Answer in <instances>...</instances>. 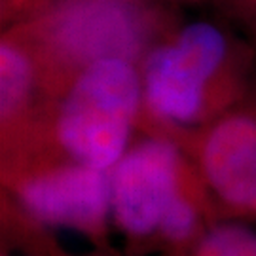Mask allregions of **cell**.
<instances>
[{"label": "cell", "mask_w": 256, "mask_h": 256, "mask_svg": "<svg viewBox=\"0 0 256 256\" xmlns=\"http://www.w3.org/2000/svg\"><path fill=\"white\" fill-rule=\"evenodd\" d=\"M203 169L212 190L236 209L250 210L256 200V122L234 116L210 131Z\"/></svg>", "instance_id": "cell-6"}, {"label": "cell", "mask_w": 256, "mask_h": 256, "mask_svg": "<svg viewBox=\"0 0 256 256\" xmlns=\"http://www.w3.org/2000/svg\"><path fill=\"white\" fill-rule=\"evenodd\" d=\"M250 212H254V214H256V200H254V203H252V209H250Z\"/></svg>", "instance_id": "cell-10"}, {"label": "cell", "mask_w": 256, "mask_h": 256, "mask_svg": "<svg viewBox=\"0 0 256 256\" xmlns=\"http://www.w3.org/2000/svg\"><path fill=\"white\" fill-rule=\"evenodd\" d=\"M140 99L137 72L126 59L88 64L59 114V138L78 164L108 169L124 158Z\"/></svg>", "instance_id": "cell-1"}, {"label": "cell", "mask_w": 256, "mask_h": 256, "mask_svg": "<svg viewBox=\"0 0 256 256\" xmlns=\"http://www.w3.org/2000/svg\"><path fill=\"white\" fill-rule=\"evenodd\" d=\"M19 203L46 226L101 234L112 216L110 176L82 164L38 174L21 184Z\"/></svg>", "instance_id": "cell-4"}, {"label": "cell", "mask_w": 256, "mask_h": 256, "mask_svg": "<svg viewBox=\"0 0 256 256\" xmlns=\"http://www.w3.org/2000/svg\"><path fill=\"white\" fill-rule=\"evenodd\" d=\"M198 226H200V214L196 205L178 192L171 205L165 209L158 228V236L171 245H184L194 239Z\"/></svg>", "instance_id": "cell-9"}, {"label": "cell", "mask_w": 256, "mask_h": 256, "mask_svg": "<svg viewBox=\"0 0 256 256\" xmlns=\"http://www.w3.org/2000/svg\"><path fill=\"white\" fill-rule=\"evenodd\" d=\"M178 156L165 140H146L120 160L110 174L112 216L129 238L158 236L176 188Z\"/></svg>", "instance_id": "cell-3"}, {"label": "cell", "mask_w": 256, "mask_h": 256, "mask_svg": "<svg viewBox=\"0 0 256 256\" xmlns=\"http://www.w3.org/2000/svg\"><path fill=\"white\" fill-rule=\"evenodd\" d=\"M30 64L27 57L12 44L0 48V110L8 118L21 108L30 90Z\"/></svg>", "instance_id": "cell-7"}, {"label": "cell", "mask_w": 256, "mask_h": 256, "mask_svg": "<svg viewBox=\"0 0 256 256\" xmlns=\"http://www.w3.org/2000/svg\"><path fill=\"white\" fill-rule=\"evenodd\" d=\"M220 30L207 23L186 27L171 46L156 50L144 66L150 108L171 122H190L200 112L205 84L224 59Z\"/></svg>", "instance_id": "cell-2"}, {"label": "cell", "mask_w": 256, "mask_h": 256, "mask_svg": "<svg viewBox=\"0 0 256 256\" xmlns=\"http://www.w3.org/2000/svg\"><path fill=\"white\" fill-rule=\"evenodd\" d=\"M190 256H256V232L230 222L212 226L196 241Z\"/></svg>", "instance_id": "cell-8"}, {"label": "cell", "mask_w": 256, "mask_h": 256, "mask_svg": "<svg viewBox=\"0 0 256 256\" xmlns=\"http://www.w3.org/2000/svg\"><path fill=\"white\" fill-rule=\"evenodd\" d=\"M66 54L88 64L126 59L140 44V21L128 0H70L54 27Z\"/></svg>", "instance_id": "cell-5"}]
</instances>
